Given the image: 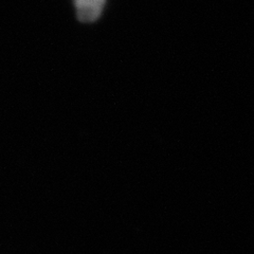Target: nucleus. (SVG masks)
Segmentation results:
<instances>
[{"mask_svg":"<svg viewBox=\"0 0 254 254\" xmlns=\"http://www.w3.org/2000/svg\"><path fill=\"white\" fill-rule=\"evenodd\" d=\"M106 0H74L78 19L83 22L95 21L102 14Z\"/></svg>","mask_w":254,"mask_h":254,"instance_id":"1","label":"nucleus"}]
</instances>
